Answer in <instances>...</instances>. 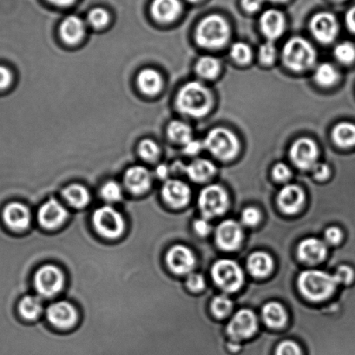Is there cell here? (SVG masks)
Returning a JSON list of instances; mask_svg holds the SVG:
<instances>
[{
	"mask_svg": "<svg viewBox=\"0 0 355 355\" xmlns=\"http://www.w3.org/2000/svg\"><path fill=\"white\" fill-rule=\"evenodd\" d=\"M177 105L186 115L202 117L211 108L212 96L205 85L198 82H189L179 92Z\"/></svg>",
	"mask_w": 355,
	"mask_h": 355,
	"instance_id": "6da1fadb",
	"label": "cell"
},
{
	"mask_svg": "<svg viewBox=\"0 0 355 355\" xmlns=\"http://www.w3.org/2000/svg\"><path fill=\"white\" fill-rule=\"evenodd\" d=\"M298 284L302 294L315 302L329 298L338 285L334 275L319 270L303 272L300 275Z\"/></svg>",
	"mask_w": 355,
	"mask_h": 355,
	"instance_id": "7a4b0ae2",
	"label": "cell"
},
{
	"mask_svg": "<svg viewBox=\"0 0 355 355\" xmlns=\"http://www.w3.org/2000/svg\"><path fill=\"white\" fill-rule=\"evenodd\" d=\"M230 37V27L219 15L207 17L196 29V39L199 46L215 49L224 46Z\"/></svg>",
	"mask_w": 355,
	"mask_h": 355,
	"instance_id": "3957f363",
	"label": "cell"
},
{
	"mask_svg": "<svg viewBox=\"0 0 355 355\" xmlns=\"http://www.w3.org/2000/svg\"><path fill=\"white\" fill-rule=\"evenodd\" d=\"M284 64L293 71L306 70L315 64L316 54L313 47L302 37H293L282 51Z\"/></svg>",
	"mask_w": 355,
	"mask_h": 355,
	"instance_id": "277c9868",
	"label": "cell"
},
{
	"mask_svg": "<svg viewBox=\"0 0 355 355\" xmlns=\"http://www.w3.org/2000/svg\"><path fill=\"white\" fill-rule=\"evenodd\" d=\"M205 146L213 156L220 160L232 159L239 150L237 137L224 128L212 130L205 139Z\"/></svg>",
	"mask_w": 355,
	"mask_h": 355,
	"instance_id": "5b68a950",
	"label": "cell"
},
{
	"mask_svg": "<svg viewBox=\"0 0 355 355\" xmlns=\"http://www.w3.org/2000/svg\"><path fill=\"white\" fill-rule=\"evenodd\" d=\"M92 220L96 230L105 239H119L125 232V219L112 207L103 206L95 210Z\"/></svg>",
	"mask_w": 355,
	"mask_h": 355,
	"instance_id": "8992f818",
	"label": "cell"
},
{
	"mask_svg": "<svg viewBox=\"0 0 355 355\" xmlns=\"http://www.w3.org/2000/svg\"><path fill=\"white\" fill-rule=\"evenodd\" d=\"M212 277L216 284L227 292H236L242 287L243 273L239 264L231 260H220L214 265Z\"/></svg>",
	"mask_w": 355,
	"mask_h": 355,
	"instance_id": "52a82bcc",
	"label": "cell"
},
{
	"mask_svg": "<svg viewBox=\"0 0 355 355\" xmlns=\"http://www.w3.org/2000/svg\"><path fill=\"white\" fill-rule=\"evenodd\" d=\"M63 272L54 265H44L34 277V285L37 293L43 297H53L64 287Z\"/></svg>",
	"mask_w": 355,
	"mask_h": 355,
	"instance_id": "ba28073f",
	"label": "cell"
},
{
	"mask_svg": "<svg viewBox=\"0 0 355 355\" xmlns=\"http://www.w3.org/2000/svg\"><path fill=\"white\" fill-rule=\"evenodd\" d=\"M229 205L225 191L220 186L210 185L203 189L199 196L200 209L206 218L222 215Z\"/></svg>",
	"mask_w": 355,
	"mask_h": 355,
	"instance_id": "9c48e42d",
	"label": "cell"
},
{
	"mask_svg": "<svg viewBox=\"0 0 355 355\" xmlns=\"http://www.w3.org/2000/svg\"><path fill=\"white\" fill-rule=\"evenodd\" d=\"M291 157L296 167L302 170H309L316 164L318 148L311 139H298L291 147Z\"/></svg>",
	"mask_w": 355,
	"mask_h": 355,
	"instance_id": "30bf717a",
	"label": "cell"
},
{
	"mask_svg": "<svg viewBox=\"0 0 355 355\" xmlns=\"http://www.w3.org/2000/svg\"><path fill=\"white\" fill-rule=\"evenodd\" d=\"M69 213L65 207L56 199H50L40 207L37 220L41 226L46 230H55L67 220Z\"/></svg>",
	"mask_w": 355,
	"mask_h": 355,
	"instance_id": "8fae6325",
	"label": "cell"
},
{
	"mask_svg": "<svg viewBox=\"0 0 355 355\" xmlns=\"http://www.w3.org/2000/svg\"><path fill=\"white\" fill-rule=\"evenodd\" d=\"M313 36L324 44H329L336 39L339 31L337 19L332 13L320 12L313 16L310 23Z\"/></svg>",
	"mask_w": 355,
	"mask_h": 355,
	"instance_id": "7c38bea8",
	"label": "cell"
},
{
	"mask_svg": "<svg viewBox=\"0 0 355 355\" xmlns=\"http://www.w3.org/2000/svg\"><path fill=\"white\" fill-rule=\"evenodd\" d=\"M257 329V320L252 311L248 309L240 310L231 320L227 327V332L236 340L249 338Z\"/></svg>",
	"mask_w": 355,
	"mask_h": 355,
	"instance_id": "4fadbf2b",
	"label": "cell"
},
{
	"mask_svg": "<svg viewBox=\"0 0 355 355\" xmlns=\"http://www.w3.org/2000/svg\"><path fill=\"white\" fill-rule=\"evenodd\" d=\"M46 315L48 320L58 329H70L78 320L77 310L67 302L53 303L47 309Z\"/></svg>",
	"mask_w": 355,
	"mask_h": 355,
	"instance_id": "5bb4252c",
	"label": "cell"
},
{
	"mask_svg": "<svg viewBox=\"0 0 355 355\" xmlns=\"http://www.w3.org/2000/svg\"><path fill=\"white\" fill-rule=\"evenodd\" d=\"M166 261L168 268L178 275L191 273L195 266V257L191 250L182 245L171 248L167 253Z\"/></svg>",
	"mask_w": 355,
	"mask_h": 355,
	"instance_id": "9a60e30c",
	"label": "cell"
},
{
	"mask_svg": "<svg viewBox=\"0 0 355 355\" xmlns=\"http://www.w3.org/2000/svg\"><path fill=\"white\" fill-rule=\"evenodd\" d=\"M242 240V227L234 220H225L217 229L216 241L220 249L236 250L239 249Z\"/></svg>",
	"mask_w": 355,
	"mask_h": 355,
	"instance_id": "2e32d148",
	"label": "cell"
},
{
	"mask_svg": "<svg viewBox=\"0 0 355 355\" xmlns=\"http://www.w3.org/2000/svg\"><path fill=\"white\" fill-rule=\"evenodd\" d=\"M162 194L164 201L175 209H180L188 205L191 198V189L184 182L168 180L165 182Z\"/></svg>",
	"mask_w": 355,
	"mask_h": 355,
	"instance_id": "e0dca14e",
	"label": "cell"
},
{
	"mask_svg": "<svg viewBox=\"0 0 355 355\" xmlns=\"http://www.w3.org/2000/svg\"><path fill=\"white\" fill-rule=\"evenodd\" d=\"M151 182L153 178L150 172L142 166L130 168L125 175L126 188L135 195H142L149 191Z\"/></svg>",
	"mask_w": 355,
	"mask_h": 355,
	"instance_id": "ac0fdd59",
	"label": "cell"
},
{
	"mask_svg": "<svg viewBox=\"0 0 355 355\" xmlns=\"http://www.w3.org/2000/svg\"><path fill=\"white\" fill-rule=\"evenodd\" d=\"M305 201L302 189L296 185H287L278 196V205L282 211L292 215L299 211Z\"/></svg>",
	"mask_w": 355,
	"mask_h": 355,
	"instance_id": "d6986e66",
	"label": "cell"
},
{
	"mask_svg": "<svg viewBox=\"0 0 355 355\" xmlns=\"http://www.w3.org/2000/svg\"><path fill=\"white\" fill-rule=\"evenodd\" d=\"M260 25L261 31L268 40L277 39L285 28L284 16L277 10H268L261 15Z\"/></svg>",
	"mask_w": 355,
	"mask_h": 355,
	"instance_id": "ffe728a7",
	"label": "cell"
},
{
	"mask_svg": "<svg viewBox=\"0 0 355 355\" xmlns=\"http://www.w3.org/2000/svg\"><path fill=\"white\" fill-rule=\"evenodd\" d=\"M6 223L15 230H24L29 227L31 214L27 207L19 202L10 203L4 211Z\"/></svg>",
	"mask_w": 355,
	"mask_h": 355,
	"instance_id": "44dd1931",
	"label": "cell"
},
{
	"mask_svg": "<svg viewBox=\"0 0 355 355\" xmlns=\"http://www.w3.org/2000/svg\"><path fill=\"white\" fill-rule=\"evenodd\" d=\"M327 254L325 243L316 239H308L300 244L298 256L304 263L316 264L324 260Z\"/></svg>",
	"mask_w": 355,
	"mask_h": 355,
	"instance_id": "7402d4cb",
	"label": "cell"
},
{
	"mask_svg": "<svg viewBox=\"0 0 355 355\" xmlns=\"http://www.w3.org/2000/svg\"><path fill=\"white\" fill-rule=\"evenodd\" d=\"M182 12L180 0H154L151 13L157 21L168 23L178 18Z\"/></svg>",
	"mask_w": 355,
	"mask_h": 355,
	"instance_id": "603a6c76",
	"label": "cell"
},
{
	"mask_svg": "<svg viewBox=\"0 0 355 355\" xmlns=\"http://www.w3.org/2000/svg\"><path fill=\"white\" fill-rule=\"evenodd\" d=\"M85 33V23L77 16L65 19L60 26V35L65 43L75 44L79 42Z\"/></svg>",
	"mask_w": 355,
	"mask_h": 355,
	"instance_id": "cb8c5ba5",
	"label": "cell"
},
{
	"mask_svg": "<svg viewBox=\"0 0 355 355\" xmlns=\"http://www.w3.org/2000/svg\"><path fill=\"white\" fill-rule=\"evenodd\" d=\"M137 85L144 94L154 96L159 93L163 87V79L156 70L146 69L137 77Z\"/></svg>",
	"mask_w": 355,
	"mask_h": 355,
	"instance_id": "d4e9b609",
	"label": "cell"
},
{
	"mask_svg": "<svg viewBox=\"0 0 355 355\" xmlns=\"http://www.w3.org/2000/svg\"><path fill=\"white\" fill-rule=\"evenodd\" d=\"M273 268V261L268 254L257 252L251 254L248 260V270L258 278L266 277Z\"/></svg>",
	"mask_w": 355,
	"mask_h": 355,
	"instance_id": "484cf974",
	"label": "cell"
},
{
	"mask_svg": "<svg viewBox=\"0 0 355 355\" xmlns=\"http://www.w3.org/2000/svg\"><path fill=\"white\" fill-rule=\"evenodd\" d=\"M63 196L69 205L76 209L85 208L91 200L88 189L79 184L68 186L63 191Z\"/></svg>",
	"mask_w": 355,
	"mask_h": 355,
	"instance_id": "4316f807",
	"label": "cell"
},
{
	"mask_svg": "<svg viewBox=\"0 0 355 355\" xmlns=\"http://www.w3.org/2000/svg\"><path fill=\"white\" fill-rule=\"evenodd\" d=\"M186 171L193 181L202 182L208 180L215 174L216 168L211 162L205 159H196L189 165Z\"/></svg>",
	"mask_w": 355,
	"mask_h": 355,
	"instance_id": "83f0119b",
	"label": "cell"
},
{
	"mask_svg": "<svg viewBox=\"0 0 355 355\" xmlns=\"http://www.w3.org/2000/svg\"><path fill=\"white\" fill-rule=\"evenodd\" d=\"M333 139L343 148L355 146V125L350 123H340L334 127Z\"/></svg>",
	"mask_w": 355,
	"mask_h": 355,
	"instance_id": "f1b7e54d",
	"label": "cell"
},
{
	"mask_svg": "<svg viewBox=\"0 0 355 355\" xmlns=\"http://www.w3.org/2000/svg\"><path fill=\"white\" fill-rule=\"evenodd\" d=\"M263 316L265 322L271 327H281L287 320L284 309L277 302H270L265 305Z\"/></svg>",
	"mask_w": 355,
	"mask_h": 355,
	"instance_id": "f546056e",
	"label": "cell"
},
{
	"mask_svg": "<svg viewBox=\"0 0 355 355\" xmlns=\"http://www.w3.org/2000/svg\"><path fill=\"white\" fill-rule=\"evenodd\" d=\"M43 311V303L35 295H27L19 303V312L24 318L34 320L39 318Z\"/></svg>",
	"mask_w": 355,
	"mask_h": 355,
	"instance_id": "4dcf8cb0",
	"label": "cell"
},
{
	"mask_svg": "<svg viewBox=\"0 0 355 355\" xmlns=\"http://www.w3.org/2000/svg\"><path fill=\"white\" fill-rule=\"evenodd\" d=\"M167 133L172 141L184 146L192 140L191 127L180 121L171 122L168 126Z\"/></svg>",
	"mask_w": 355,
	"mask_h": 355,
	"instance_id": "1f68e13d",
	"label": "cell"
},
{
	"mask_svg": "<svg viewBox=\"0 0 355 355\" xmlns=\"http://www.w3.org/2000/svg\"><path fill=\"white\" fill-rule=\"evenodd\" d=\"M196 71L201 77L207 79L215 78L220 71V63L213 57H202L196 64Z\"/></svg>",
	"mask_w": 355,
	"mask_h": 355,
	"instance_id": "d6a6232c",
	"label": "cell"
},
{
	"mask_svg": "<svg viewBox=\"0 0 355 355\" xmlns=\"http://www.w3.org/2000/svg\"><path fill=\"white\" fill-rule=\"evenodd\" d=\"M338 72L336 68L330 64H322L317 67L315 78L317 83L322 86H331L337 81Z\"/></svg>",
	"mask_w": 355,
	"mask_h": 355,
	"instance_id": "836d02e7",
	"label": "cell"
},
{
	"mask_svg": "<svg viewBox=\"0 0 355 355\" xmlns=\"http://www.w3.org/2000/svg\"><path fill=\"white\" fill-rule=\"evenodd\" d=\"M139 153L144 160L153 162L156 161L159 157L160 149L153 140L144 139L139 144Z\"/></svg>",
	"mask_w": 355,
	"mask_h": 355,
	"instance_id": "e575fe53",
	"label": "cell"
},
{
	"mask_svg": "<svg viewBox=\"0 0 355 355\" xmlns=\"http://www.w3.org/2000/svg\"><path fill=\"white\" fill-rule=\"evenodd\" d=\"M101 196L107 202H119L123 198L122 187L116 182H107L101 189Z\"/></svg>",
	"mask_w": 355,
	"mask_h": 355,
	"instance_id": "d590c367",
	"label": "cell"
},
{
	"mask_svg": "<svg viewBox=\"0 0 355 355\" xmlns=\"http://www.w3.org/2000/svg\"><path fill=\"white\" fill-rule=\"evenodd\" d=\"M334 55L343 64H350L355 60V47L353 44L343 42L336 47Z\"/></svg>",
	"mask_w": 355,
	"mask_h": 355,
	"instance_id": "8d00e7d4",
	"label": "cell"
},
{
	"mask_svg": "<svg viewBox=\"0 0 355 355\" xmlns=\"http://www.w3.org/2000/svg\"><path fill=\"white\" fill-rule=\"evenodd\" d=\"M232 302L226 296H217L212 302V311L214 315L218 318H223L227 316L232 309Z\"/></svg>",
	"mask_w": 355,
	"mask_h": 355,
	"instance_id": "74e56055",
	"label": "cell"
},
{
	"mask_svg": "<svg viewBox=\"0 0 355 355\" xmlns=\"http://www.w3.org/2000/svg\"><path fill=\"white\" fill-rule=\"evenodd\" d=\"M231 57L240 64H247L252 57L250 48L246 44L239 42L234 44L230 50Z\"/></svg>",
	"mask_w": 355,
	"mask_h": 355,
	"instance_id": "f35d334b",
	"label": "cell"
},
{
	"mask_svg": "<svg viewBox=\"0 0 355 355\" xmlns=\"http://www.w3.org/2000/svg\"><path fill=\"white\" fill-rule=\"evenodd\" d=\"M88 21L94 28L100 29L108 25L109 13L103 8H95L89 12Z\"/></svg>",
	"mask_w": 355,
	"mask_h": 355,
	"instance_id": "ab89813d",
	"label": "cell"
},
{
	"mask_svg": "<svg viewBox=\"0 0 355 355\" xmlns=\"http://www.w3.org/2000/svg\"><path fill=\"white\" fill-rule=\"evenodd\" d=\"M337 284L349 286L355 280V271L348 265H341L334 275Z\"/></svg>",
	"mask_w": 355,
	"mask_h": 355,
	"instance_id": "60d3db41",
	"label": "cell"
},
{
	"mask_svg": "<svg viewBox=\"0 0 355 355\" xmlns=\"http://www.w3.org/2000/svg\"><path fill=\"white\" fill-rule=\"evenodd\" d=\"M259 56L261 63L271 64L277 58V49L272 42L265 43L260 47Z\"/></svg>",
	"mask_w": 355,
	"mask_h": 355,
	"instance_id": "b9f144b4",
	"label": "cell"
},
{
	"mask_svg": "<svg viewBox=\"0 0 355 355\" xmlns=\"http://www.w3.org/2000/svg\"><path fill=\"white\" fill-rule=\"evenodd\" d=\"M277 355H302L298 345L291 340H286L279 345Z\"/></svg>",
	"mask_w": 355,
	"mask_h": 355,
	"instance_id": "7bdbcfd3",
	"label": "cell"
},
{
	"mask_svg": "<svg viewBox=\"0 0 355 355\" xmlns=\"http://www.w3.org/2000/svg\"><path fill=\"white\" fill-rule=\"evenodd\" d=\"M261 219V214L257 209L249 208L244 210L242 216L243 223L247 226L257 225Z\"/></svg>",
	"mask_w": 355,
	"mask_h": 355,
	"instance_id": "ee69618b",
	"label": "cell"
},
{
	"mask_svg": "<svg viewBox=\"0 0 355 355\" xmlns=\"http://www.w3.org/2000/svg\"><path fill=\"white\" fill-rule=\"evenodd\" d=\"M273 175L275 180L278 182H286L291 178V171L287 165L277 164L273 168Z\"/></svg>",
	"mask_w": 355,
	"mask_h": 355,
	"instance_id": "f6af8a7d",
	"label": "cell"
},
{
	"mask_svg": "<svg viewBox=\"0 0 355 355\" xmlns=\"http://www.w3.org/2000/svg\"><path fill=\"white\" fill-rule=\"evenodd\" d=\"M187 286L192 291H202L205 288V279L199 274L189 275L187 279Z\"/></svg>",
	"mask_w": 355,
	"mask_h": 355,
	"instance_id": "bcb514c9",
	"label": "cell"
},
{
	"mask_svg": "<svg viewBox=\"0 0 355 355\" xmlns=\"http://www.w3.org/2000/svg\"><path fill=\"white\" fill-rule=\"evenodd\" d=\"M12 73L8 67L0 65V91L8 89L12 83Z\"/></svg>",
	"mask_w": 355,
	"mask_h": 355,
	"instance_id": "7dc6e473",
	"label": "cell"
},
{
	"mask_svg": "<svg viewBox=\"0 0 355 355\" xmlns=\"http://www.w3.org/2000/svg\"><path fill=\"white\" fill-rule=\"evenodd\" d=\"M343 234L338 227H329L325 233V239L327 243L332 245H337L343 240Z\"/></svg>",
	"mask_w": 355,
	"mask_h": 355,
	"instance_id": "c3c4849f",
	"label": "cell"
},
{
	"mask_svg": "<svg viewBox=\"0 0 355 355\" xmlns=\"http://www.w3.org/2000/svg\"><path fill=\"white\" fill-rule=\"evenodd\" d=\"M313 173L317 180L323 181L329 177L330 171L327 164L316 163L313 167Z\"/></svg>",
	"mask_w": 355,
	"mask_h": 355,
	"instance_id": "681fc988",
	"label": "cell"
},
{
	"mask_svg": "<svg viewBox=\"0 0 355 355\" xmlns=\"http://www.w3.org/2000/svg\"><path fill=\"white\" fill-rule=\"evenodd\" d=\"M194 227L196 232L202 236H207L210 232V230H211V227H210L209 223L205 219L196 220L194 223Z\"/></svg>",
	"mask_w": 355,
	"mask_h": 355,
	"instance_id": "f907efd6",
	"label": "cell"
},
{
	"mask_svg": "<svg viewBox=\"0 0 355 355\" xmlns=\"http://www.w3.org/2000/svg\"><path fill=\"white\" fill-rule=\"evenodd\" d=\"M264 0H242V5L244 10L249 12H254L260 10Z\"/></svg>",
	"mask_w": 355,
	"mask_h": 355,
	"instance_id": "816d5d0a",
	"label": "cell"
},
{
	"mask_svg": "<svg viewBox=\"0 0 355 355\" xmlns=\"http://www.w3.org/2000/svg\"><path fill=\"white\" fill-rule=\"evenodd\" d=\"M202 149V144L198 142V141L191 140L184 146L185 153L188 155H196L198 154L200 150Z\"/></svg>",
	"mask_w": 355,
	"mask_h": 355,
	"instance_id": "f5cc1de1",
	"label": "cell"
},
{
	"mask_svg": "<svg viewBox=\"0 0 355 355\" xmlns=\"http://www.w3.org/2000/svg\"><path fill=\"white\" fill-rule=\"evenodd\" d=\"M346 24L347 28L352 33H355V6L347 12L346 15Z\"/></svg>",
	"mask_w": 355,
	"mask_h": 355,
	"instance_id": "db71d44e",
	"label": "cell"
},
{
	"mask_svg": "<svg viewBox=\"0 0 355 355\" xmlns=\"http://www.w3.org/2000/svg\"><path fill=\"white\" fill-rule=\"evenodd\" d=\"M51 4L57 6H69L75 2V0H47Z\"/></svg>",
	"mask_w": 355,
	"mask_h": 355,
	"instance_id": "11a10c76",
	"label": "cell"
},
{
	"mask_svg": "<svg viewBox=\"0 0 355 355\" xmlns=\"http://www.w3.org/2000/svg\"><path fill=\"white\" fill-rule=\"evenodd\" d=\"M156 174L158 178L162 179L166 178L168 175V168L165 166V165H160V166L157 168Z\"/></svg>",
	"mask_w": 355,
	"mask_h": 355,
	"instance_id": "9f6ffc18",
	"label": "cell"
},
{
	"mask_svg": "<svg viewBox=\"0 0 355 355\" xmlns=\"http://www.w3.org/2000/svg\"><path fill=\"white\" fill-rule=\"evenodd\" d=\"M270 1L275 2V3H282V2L287 1V0H270Z\"/></svg>",
	"mask_w": 355,
	"mask_h": 355,
	"instance_id": "6f0895ef",
	"label": "cell"
},
{
	"mask_svg": "<svg viewBox=\"0 0 355 355\" xmlns=\"http://www.w3.org/2000/svg\"><path fill=\"white\" fill-rule=\"evenodd\" d=\"M188 1L192 2V3H196V2H198L199 0H188Z\"/></svg>",
	"mask_w": 355,
	"mask_h": 355,
	"instance_id": "680465c9",
	"label": "cell"
},
{
	"mask_svg": "<svg viewBox=\"0 0 355 355\" xmlns=\"http://www.w3.org/2000/svg\"><path fill=\"white\" fill-rule=\"evenodd\" d=\"M334 1H343V0H334Z\"/></svg>",
	"mask_w": 355,
	"mask_h": 355,
	"instance_id": "91938a15",
	"label": "cell"
}]
</instances>
